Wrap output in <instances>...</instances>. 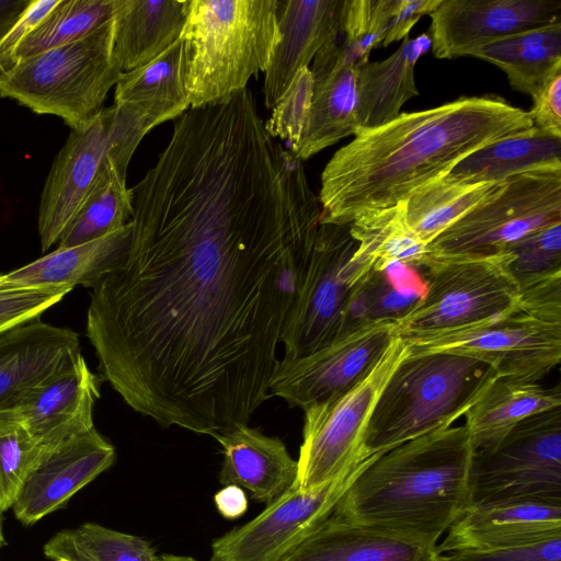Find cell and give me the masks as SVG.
Listing matches in <instances>:
<instances>
[{
  "instance_id": "1",
  "label": "cell",
  "mask_w": 561,
  "mask_h": 561,
  "mask_svg": "<svg viewBox=\"0 0 561 561\" xmlns=\"http://www.w3.org/2000/svg\"><path fill=\"white\" fill-rule=\"evenodd\" d=\"M130 191L129 249L92 288L87 336L134 411L214 438L272 397L319 198L263 128L213 115L174 124Z\"/></svg>"
},
{
  "instance_id": "2",
  "label": "cell",
  "mask_w": 561,
  "mask_h": 561,
  "mask_svg": "<svg viewBox=\"0 0 561 561\" xmlns=\"http://www.w3.org/2000/svg\"><path fill=\"white\" fill-rule=\"evenodd\" d=\"M531 127L528 112L501 96L483 95L357 128L322 171L320 224L350 225L405 202L472 152Z\"/></svg>"
},
{
  "instance_id": "3",
  "label": "cell",
  "mask_w": 561,
  "mask_h": 561,
  "mask_svg": "<svg viewBox=\"0 0 561 561\" xmlns=\"http://www.w3.org/2000/svg\"><path fill=\"white\" fill-rule=\"evenodd\" d=\"M473 451L466 425L405 442L363 469L331 516L437 546L468 507Z\"/></svg>"
},
{
  "instance_id": "4",
  "label": "cell",
  "mask_w": 561,
  "mask_h": 561,
  "mask_svg": "<svg viewBox=\"0 0 561 561\" xmlns=\"http://www.w3.org/2000/svg\"><path fill=\"white\" fill-rule=\"evenodd\" d=\"M278 0L184 1L183 72L191 107L225 101L265 72L280 39Z\"/></svg>"
},
{
  "instance_id": "5",
  "label": "cell",
  "mask_w": 561,
  "mask_h": 561,
  "mask_svg": "<svg viewBox=\"0 0 561 561\" xmlns=\"http://www.w3.org/2000/svg\"><path fill=\"white\" fill-rule=\"evenodd\" d=\"M497 377V369L478 357L451 352L408 353L374 408L362 461L451 426Z\"/></svg>"
},
{
  "instance_id": "6",
  "label": "cell",
  "mask_w": 561,
  "mask_h": 561,
  "mask_svg": "<svg viewBox=\"0 0 561 561\" xmlns=\"http://www.w3.org/2000/svg\"><path fill=\"white\" fill-rule=\"evenodd\" d=\"M113 19L73 43L20 60L0 79V96L75 128L103 110L122 73L113 57Z\"/></svg>"
},
{
  "instance_id": "7",
  "label": "cell",
  "mask_w": 561,
  "mask_h": 561,
  "mask_svg": "<svg viewBox=\"0 0 561 561\" xmlns=\"http://www.w3.org/2000/svg\"><path fill=\"white\" fill-rule=\"evenodd\" d=\"M512 254L446 255L428 259L425 291L397 324L399 335L478 324L517 307L519 285L510 265Z\"/></svg>"
},
{
  "instance_id": "8",
  "label": "cell",
  "mask_w": 561,
  "mask_h": 561,
  "mask_svg": "<svg viewBox=\"0 0 561 561\" xmlns=\"http://www.w3.org/2000/svg\"><path fill=\"white\" fill-rule=\"evenodd\" d=\"M408 353L402 337L396 335L354 386L302 409L296 488L302 491L321 488L366 461H362L360 453L374 408Z\"/></svg>"
},
{
  "instance_id": "9",
  "label": "cell",
  "mask_w": 561,
  "mask_h": 561,
  "mask_svg": "<svg viewBox=\"0 0 561 561\" xmlns=\"http://www.w3.org/2000/svg\"><path fill=\"white\" fill-rule=\"evenodd\" d=\"M561 222V170H539L497 182L476 206L431 243L428 254L489 255Z\"/></svg>"
},
{
  "instance_id": "10",
  "label": "cell",
  "mask_w": 561,
  "mask_h": 561,
  "mask_svg": "<svg viewBox=\"0 0 561 561\" xmlns=\"http://www.w3.org/2000/svg\"><path fill=\"white\" fill-rule=\"evenodd\" d=\"M350 225L320 224L282 336L284 360L307 356L342 335L346 306L371 265L356 254Z\"/></svg>"
},
{
  "instance_id": "11",
  "label": "cell",
  "mask_w": 561,
  "mask_h": 561,
  "mask_svg": "<svg viewBox=\"0 0 561 561\" xmlns=\"http://www.w3.org/2000/svg\"><path fill=\"white\" fill-rule=\"evenodd\" d=\"M70 129L41 195L37 228L43 252L57 244L106 160L131 159L148 133L135 114L115 104Z\"/></svg>"
},
{
  "instance_id": "12",
  "label": "cell",
  "mask_w": 561,
  "mask_h": 561,
  "mask_svg": "<svg viewBox=\"0 0 561 561\" xmlns=\"http://www.w3.org/2000/svg\"><path fill=\"white\" fill-rule=\"evenodd\" d=\"M508 500L561 502V407L529 416L492 448L473 451L468 507Z\"/></svg>"
},
{
  "instance_id": "13",
  "label": "cell",
  "mask_w": 561,
  "mask_h": 561,
  "mask_svg": "<svg viewBox=\"0 0 561 561\" xmlns=\"http://www.w3.org/2000/svg\"><path fill=\"white\" fill-rule=\"evenodd\" d=\"M410 354L451 352L491 363L503 377L538 381L561 359V323L519 308L488 321L400 335Z\"/></svg>"
},
{
  "instance_id": "14",
  "label": "cell",
  "mask_w": 561,
  "mask_h": 561,
  "mask_svg": "<svg viewBox=\"0 0 561 561\" xmlns=\"http://www.w3.org/2000/svg\"><path fill=\"white\" fill-rule=\"evenodd\" d=\"M378 457L321 488L302 491L294 486L247 524L216 538L210 561H283L332 514L354 479Z\"/></svg>"
},
{
  "instance_id": "15",
  "label": "cell",
  "mask_w": 561,
  "mask_h": 561,
  "mask_svg": "<svg viewBox=\"0 0 561 561\" xmlns=\"http://www.w3.org/2000/svg\"><path fill=\"white\" fill-rule=\"evenodd\" d=\"M396 335V322L373 321L307 356L282 359L270 382L271 396L305 409L343 392L367 374Z\"/></svg>"
},
{
  "instance_id": "16",
  "label": "cell",
  "mask_w": 561,
  "mask_h": 561,
  "mask_svg": "<svg viewBox=\"0 0 561 561\" xmlns=\"http://www.w3.org/2000/svg\"><path fill=\"white\" fill-rule=\"evenodd\" d=\"M436 58L471 56L504 36L561 21L560 0H440L431 12Z\"/></svg>"
},
{
  "instance_id": "17",
  "label": "cell",
  "mask_w": 561,
  "mask_h": 561,
  "mask_svg": "<svg viewBox=\"0 0 561 561\" xmlns=\"http://www.w3.org/2000/svg\"><path fill=\"white\" fill-rule=\"evenodd\" d=\"M100 398V380L80 354L30 391L1 420L15 421L46 450L92 428L93 408Z\"/></svg>"
},
{
  "instance_id": "18",
  "label": "cell",
  "mask_w": 561,
  "mask_h": 561,
  "mask_svg": "<svg viewBox=\"0 0 561 561\" xmlns=\"http://www.w3.org/2000/svg\"><path fill=\"white\" fill-rule=\"evenodd\" d=\"M115 459L114 446L95 428L46 450L12 506L15 518L31 526L64 508Z\"/></svg>"
},
{
  "instance_id": "19",
  "label": "cell",
  "mask_w": 561,
  "mask_h": 561,
  "mask_svg": "<svg viewBox=\"0 0 561 561\" xmlns=\"http://www.w3.org/2000/svg\"><path fill=\"white\" fill-rule=\"evenodd\" d=\"M357 67L339 38L314 56L311 105L300 138L291 148L301 161L356 133Z\"/></svg>"
},
{
  "instance_id": "20",
  "label": "cell",
  "mask_w": 561,
  "mask_h": 561,
  "mask_svg": "<svg viewBox=\"0 0 561 561\" xmlns=\"http://www.w3.org/2000/svg\"><path fill=\"white\" fill-rule=\"evenodd\" d=\"M80 340L39 318L0 332V417L79 356Z\"/></svg>"
},
{
  "instance_id": "21",
  "label": "cell",
  "mask_w": 561,
  "mask_h": 561,
  "mask_svg": "<svg viewBox=\"0 0 561 561\" xmlns=\"http://www.w3.org/2000/svg\"><path fill=\"white\" fill-rule=\"evenodd\" d=\"M561 535V502L508 500L466 508L437 546L439 553L528 543Z\"/></svg>"
},
{
  "instance_id": "22",
  "label": "cell",
  "mask_w": 561,
  "mask_h": 561,
  "mask_svg": "<svg viewBox=\"0 0 561 561\" xmlns=\"http://www.w3.org/2000/svg\"><path fill=\"white\" fill-rule=\"evenodd\" d=\"M343 0H278L280 39L264 78V105L272 110L295 76L341 34Z\"/></svg>"
},
{
  "instance_id": "23",
  "label": "cell",
  "mask_w": 561,
  "mask_h": 561,
  "mask_svg": "<svg viewBox=\"0 0 561 561\" xmlns=\"http://www.w3.org/2000/svg\"><path fill=\"white\" fill-rule=\"evenodd\" d=\"M215 439L222 451L221 484L240 486L254 501L266 505L295 486L298 463L280 438L244 424L218 434Z\"/></svg>"
},
{
  "instance_id": "24",
  "label": "cell",
  "mask_w": 561,
  "mask_h": 561,
  "mask_svg": "<svg viewBox=\"0 0 561 561\" xmlns=\"http://www.w3.org/2000/svg\"><path fill=\"white\" fill-rule=\"evenodd\" d=\"M131 225L100 239L57 249L11 272L0 274V288H42L81 285L93 288L118 268L128 252Z\"/></svg>"
},
{
  "instance_id": "25",
  "label": "cell",
  "mask_w": 561,
  "mask_h": 561,
  "mask_svg": "<svg viewBox=\"0 0 561 561\" xmlns=\"http://www.w3.org/2000/svg\"><path fill=\"white\" fill-rule=\"evenodd\" d=\"M437 546H427L331 515L283 561H432Z\"/></svg>"
},
{
  "instance_id": "26",
  "label": "cell",
  "mask_w": 561,
  "mask_h": 561,
  "mask_svg": "<svg viewBox=\"0 0 561 561\" xmlns=\"http://www.w3.org/2000/svg\"><path fill=\"white\" fill-rule=\"evenodd\" d=\"M113 57L122 72L153 61L184 26L181 0H113Z\"/></svg>"
},
{
  "instance_id": "27",
  "label": "cell",
  "mask_w": 561,
  "mask_h": 561,
  "mask_svg": "<svg viewBox=\"0 0 561 561\" xmlns=\"http://www.w3.org/2000/svg\"><path fill=\"white\" fill-rule=\"evenodd\" d=\"M430 48L427 34L408 36L388 58L368 60L357 67L358 128H373L392 121L407 101L419 95L414 69Z\"/></svg>"
},
{
  "instance_id": "28",
  "label": "cell",
  "mask_w": 561,
  "mask_h": 561,
  "mask_svg": "<svg viewBox=\"0 0 561 561\" xmlns=\"http://www.w3.org/2000/svg\"><path fill=\"white\" fill-rule=\"evenodd\" d=\"M114 104L135 114L148 131L184 114L190 102L181 38L148 65L122 72L115 84Z\"/></svg>"
},
{
  "instance_id": "29",
  "label": "cell",
  "mask_w": 561,
  "mask_h": 561,
  "mask_svg": "<svg viewBox=\"0 0 561 561\" xmlns=\"http://www.w3.org/2000/svg\"><path fill=\"white\" fill-rule=\"evenodd\" d=\"M560 407V385L546 388L537 381L500 376L465 414V425L473 450L488 449L529 416Z\"/></svg>"
},
{
  "instance_id": "30",
  "label": "cell",
  "mask_w": 561,
  "mask_h": 561,
  "mask_svg": "<svg viewBox=\"0 0 561 561\" xmlns=\"http://www.w3.org/2000/svg\"><path fill=\"white\" fill-rule=\"evenodd\" d=\"M539 170H561V138L531 127L472 152L446 178L463 183L500 182Z\"/></svg>"
},
{
  "instance_id": "31",
  "label": "cell",
  "mask_w": 561,
  "mask_h": 561,
  "mask_svg": "<svg viewBox=\"0 0 561 561\" xmlns=\"http://www.w3.org/2000/svg\"><path fill=\"white\" fill-rule=\"evenodd\" d=\"M471 56L501 68L514 90L533 98L561 70V21L494 39Z\"/></svg>"
},
{
  "instance_id": "32",
  "label": "cell",
  "mask_w": 561,
  "mask_h": 561,
  "mask_svg": "<svg viewBox=\"0 0 561 561\" xmlns=\"http://www.w3.org/2000/svg\"><path fill=\"white\" fill-rule=\"evenodd\" d=\"M129 158L110 157L81 205L66 226L57 249L87 243L105 237L129 222L133 195L126 185Z\"/></svg>"
},
{
  "instance_id": "33",
  "label": "cell",
  "mask_w": 561,
  "mask_h": 561,
  "mask_svg": "<svg viewBox=\"0 0 561 561\" xmlns=\"http://www.w3.org/2000/svg\"><path fill=\"white\" fill-rule=\"evenodd\" d=\"M497 182L463 183L443 176L405 202V222L424 243H431L476 206Z\"/></svg>"
},
{
  "instance_id": "34",
  "label": "cell",
  "mask_w": 561,
  "mask_h": 561,
  "mask_svg": "<svg viewBox=\"0 0 561 561\" xmlns=\"http://www.w3.org/2000/svg\"><path fill=\"white\" fill-rule=\"evenodd\" d=\"M404 202L379 211L363 215L350 224V232L357 241L356 253L373 267L399 261L422 268L428 259L427 244L408 227Z\"/></svg>"
},
{
  "instance_id": "35",
  "label": "cell",
  "mask_w": 561,
  "mask_h": 561,
  "mask_svg": "<svg viewBox=\"0 0 561 561\" xmlns=\"http://www.w3.org/2000/svg\"><path fill=\"white\" fill-rule=\"evenodd\" d=\"M43 551L53 561L157 560L156 550L148 540L95 523L58 531L45 543Z\"/></svg>"
},
{
  "instance_id": "36",
  "label": "cell",
  "mask_w": 561,
  "mask_h": 561,
  "mask_svg": "<svg viewBox=\"0 0 561 561\" xmlns=\"http://www.w3.org/2000/svg\"><path fill=\"white\" fill-rule=\"evenodd\" d=\"M113 0H59L18 47L23 59L79 41L113 19Z\"/></svg>"
},
{
  "instance_id": "37",
  "label": "cell",
  "mask_w": 561,
  "mask_h": 561,
  "mask_svg": "<svg viewBox=\"0 0 561 561\" xmlns=\"http://www.w3.org/2000/svg\"><path fill=\"white\" fill-rule=\"evenodd\" d=\"M357 291L368 322H397L423 296L425 285L415 267L390 261L375 265Z\"/></svg>"
},
{
  "instance_id": "38",
  "label": "cell",
  "mask_w": 561,
  "mask_h": 561,
  "mask_svg": "<svg viewBox=\"0 0 561 561\" xmlns=\"http://www.w3.org/2000/svg\"><path fill=\"white\" fill-rule=\"evenodd\" d=\"M46 449L15 421H0V514L12 508Z\"/></svg>"
},
{
  "instance_id": "39",
  "label": "cell",
  "mask_w": 561,
  "mask_h": 561,
  "mask_svg": "<svg viewBox=\"0 0 561 561\" xmlns=\"http://www.w3.org/2000/svg\"><path fill=\"white\" fill-rule=\"evenodd\" d=\"M394 0H343L342 45L360 66L382 44L392 16Z\"/></svg>"
},
{
  "instance_id": "40",
  "label": "cell",
  "mask_w": 561,
  "mask_h": 561,
  "mask_svg": "<svg viewBox=\"0 0 561 561\" xmlns=\"http://www.w3.org/2000/svg\"><path fill=\"white\" fill-rule=\"evenodd\" d=\"M508 251L513 259L510 270L518 285L561 272V222L530 232Z\"/></svg>"
},
{
  "instance_id": "41",
  "label": "cell",
  "mask_w": 561,
  "mask_h": 561,
  "mask_svg": "<svg viewBox=\"0 0 561 561\" xmlns=\"http://www.w3.org/2000/svg\"><path fill=\"white\" fill-rule=\"evenodd\" d=\"M313 77L310 68L300 70L286 92L272 108V115L265 123L267 133L273 137L289 141L291 148L298 142L311 105Z\"/></svg>"
},
{
  "instance_id": "42",
  "label": "cell",
  "mask_w": 561,
  "mask_h": 561,
  "mask_svg": "<svg viewBox=\"0 0 561 561\" xmlns=\"http://www.w3.org/2000/svg\"><path fill=\"white\" fill-rule=\"evenodd\" d=\"M70 290L68 287L0 288V332L41 318Z\"/></svg>"
},
{
  "instance_id": "43",
  "label": "cell",
  "mask_w": 561,
  "mask_h": 561,
  "mask_svg": "<svg viewBox=\"0 0 561 561\" xmlns=\"http://www.w3.org/2000/svg\"><path fill=\"white\" fill-rule=\"evenodd\" d=\"M446 561H561V535L506 547L444 554Z\"/></svg>"
},
{
  "instance_id": "44",
  "label": "cell",
  "mask_w": 561,
  "mask_h": 561,
  "mask_svg": "<svg viewBox=\"0 0 561 561\" xmlns=\"http://www.w3.org/2000/svg\"><path fill=\"white\" fill-rule=\"evenodd\" d=\"M59 0H32L30 5L0 41V79L14 66V55L25 37L56 7Z\"/></svg>"
},
{
  "instance_id": "45",
  "label": "cell",
  "mask_w": 561,
  "mask_h": 561,
  "mask_svg": "<svg viewBox=\"0 0 561 561\" xmlns=\"http://www.w3.org/2000/svg\"><path fill=\"white\" fill-rule=\"evenodd\" d=\"M531 99L528 115L534 127L561 138V70L552 75Z\"/></svg>"
},
{
  "instance_id": "46",
  "label": "cell",
  "mask_w": 561,
  "mask_h": 561,
  "mask_svg": "<svg viewBox=\"0 0 561 561\" xmlns=\"http://www.w3.org/2000/svg\"><path fill=\"white\" fill-rule=\"evenodd\" d=\"M439 2L440 0H394L392 16L381 45L387 47L408 37L417 21L430 15Z\"/></svg>"
},
{
  "instance_id": "47",
  "label": "cell",
  "mask_w": 561,
  "mask_h": 561,
  "mask_svg": "<svg viewBox=\"0 0 561 561\" xmlns=\"http://www.w3.org/2000/svg\"><path fill=\"white\" fill-rule=\"evenodd\" d=\"M214 500L218 512L227 519L240 517L248 508L247 494L237 485H224L215 494Z\"/></svg>"
},
{
  "instance_id": "48",
  "label": "cell",
  "mask_w": 561,
  "mask_h": 561,
  "mask_svg": "<svg viewBox=\"0 0 561 561\" xmlns=\"http://www.w3.org/2000/svg\"><path fill=\"white\" fill-rule=\"evenodd\" d=\"M32 0H0V41L16 23Z\"/></svg>"
},
{
  "instance_id": "49",
  "label": "cell",
  "mask_w": 561,
  "mask_h": 561,
  "mask_svg": "<svg viewBox=\"0 0 561 561\" xmlns=\"http://www.w3.org/2000/svg\"><path fill=\"white\" fill-rule=\"evenodd\" d=\"M156 561H197V560H195L192 557L164 553V554L157 556Z\"/></svg>"
},
{
  "instance_id": "50",
  "label": "cell",
  "mask_w": 561,
  "mask_h": 561,
  "mask_svg": "<svg viewBox=\"0 0 561 561\" xmlns=\"http://www.w3.org/2000/svg\"><path fill=\"white\" fill-rule=\"evenodd\" d=\"M4 543H5V540H4L3 530H2V514H0V550L4 546Z\"/></svg>"
},
{
  "instance_id": "51",
  "label": "cell",
  "mask_w": 561,
  "mask_h": 561,
  "mask_svg": "<svg viewBox=\"0 0 561 561\" xmlns=\"http://www.w3.org/2000/svg\"><path fill=\"white\" fill-rule=\"evenodd\" d=\"M432 561H446L443 553L438 554L434 560Z\"/></svg>"
},
{
  "instance_id": "52",
  "label": "cell",
  "mask_w": 561,
  "mask_h": 561,
  "mask_svg": "<svg viewBox=\"0 0 561 561\" xmlns=\"http://www.w3.org/2000/svg\"><path fill=\"white\" fill-rule=\"evenodd\" d=\"M54 561H68V560H65V559H57V560H54Z\"/></svg>"
}]
</instances>
